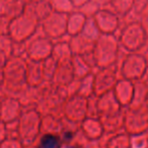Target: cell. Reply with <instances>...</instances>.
<instances>
[{
  "instance_id": "6da1fadb",
  "label": "cell",
  "mask_w": 148,
  "mask_h": 148,
  "mask_svg": "<svg viewBox=\"0 0 148 148\" xmlns=\"http://www.w3.org/2000/svg\"><path fill=\"white\" fill-rule=\"evenodd\" d=\"M58 139L53 135H46L41 142V148H57Z\"/></svg>"
}]
</instances>
